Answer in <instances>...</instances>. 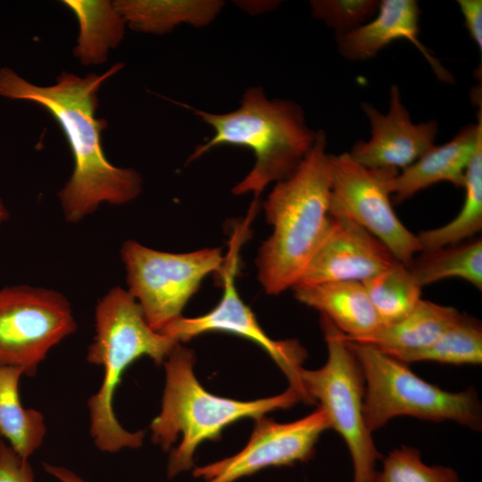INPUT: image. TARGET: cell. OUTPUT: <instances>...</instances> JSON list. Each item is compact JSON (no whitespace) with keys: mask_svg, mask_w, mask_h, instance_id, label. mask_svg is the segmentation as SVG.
<instances>
[{"mask_svg":"<svg viewBox=\"0 0 482 482\" xmlns=\"http://www.w3.org/2000/svg\"><path fill=\"white\" fill-rule=\"evenodd\" d=\"M122 68V63H116L103 74L84 77L62 72L46 87L29 82L11 68H0V96L40 105L66 137L74 167L58 197L70 222L79 221L103 203L124 204L141 193L143 181L137 171L116 167L106 159L101 132L107 122L96 116L101 86Z\"/></svg>","mask_w":482,"mask_h":482,"instance_id":"cell-1","label":"cell"},{"mask_svg":"<svg viewBox=\"0 0 482 482\" xmlns=\"http://www.w3.org/2000/svg\"><path fill=\"white\" fill-rule=\"evenodd\" d=\"M318 130L307 155L287 179L275 184L264 202L272 233L259 248L257 278L269 295L291 289L301 278L330 222L329 154Z\"/></svg>","mask_w":482,"mask_h":482,"instance_id":"cell-2","label":"cell"},{"mask_svg":"<svg viewBox=\"0 0 482 482\" xmlns=\"http://www.w3.org/2000/svg\"><path fill=\"white\" fill-rule=\"evenodd\" d=\"M185 105L214 131L189 155L191 162L211 149L224 145L246 147L254 154L251 170L232 188L236 195L255 198L272 182L290 176L312 147L317 131L307 124L302 107L286 99H269L261 87L247 88L240 106L214 113Z\"/></svg>","mask_w":482,"mask_h":482,"instance_id":"cell-3","label":"cell"},{"mask_svg":"<svg viewBox=\"0 0 482 482\" xmlns=\"http://www.w3.org/2000/svg\"><path fill=\"white\" fill-rule=\"evenodd\" d=\"M178 343L148 325L128 290L115 287L99 300L95 337L87 353V362L101 366L104 372L100 387L87 400L89 431L97 449L112 453L142 445L145 431H128L115 416V391L125 370L136 360L148 356L162 364Z\"/></svg>","mask_w":482,"mask_h":482,"instance_id":"cell-4","label":"cell"},{"mask_svg":"<svg viewBox=\"0 0 482 482\" xmlns=\"http://www.w3.org/2000/svg\"><path fill=\"white\" fill-rule=\"evenodd\" d=\"M163 363L166 381L162 408L150 429L153 442L163 451L170 450L179 436H182L169 458V478L188 470L198 445L205 440H218L229 424L247 417L258 419L301 401L290 386L278 395L253 401H237L211 394L195 376L193 351L179 343Z\"/></svg>","mask_w":482,"mask_h":482,"instance_id":"cell-5","label":"cell"},{"mask_svg":"<svg viewBox=\"0 0 482 482\" xmlns=\"http://www.w3.org/2000/svg\"><path fill=\"white\" fill-rule=\"evenodd\" d=\"M345 340L362 370L363 415L371 433L403 415L429 421L453 420L471 429L481 428L482 409L473 387L461 392L445 391L377 347Z\"/></svg>","mask_w":482,"mask_h":482,"instance_id":"cell-6","label":"cell"},{"mask_svg":"<svg viewBox=\"0 0 482 482\" xmlns=\"http://www.w3.org/2000/svg\"><path fill=\"white\" fill-rule=\"evenodd\" d=\"M320 326L328 359L320 369H302L300 378L312 402H320L330 428L345 442L353 464V482H370L381 459L363 415L364 379L358 361L342 332L326 317Z\"/></svg>","mask_w":482,"mask_h":482,"instance_id":"cell-7","label":"cell"},{"mask_svg":"<svg viewBox=\"0 0 482 482\" xmlns=\"http://www.w3.org/2000/svg\"><path fill=\"white\" fill-rule=\"evenodd\" d=\"M128 291L140 305L148 325L162 332L182 316L203 279L224 268L220 248L174 253L127 240L121 247Z\"/></svg>","mask_w":482,"mask_h":482,"instance_id":"cell-8","label":"cell"},{"mask_svg":"<svg viewBox=\"0 0 482 482\" xmlns=\"http://www.w3.org/2000/svg\"><path fill=\"white\" fill-rule=\"evenodd\" d=\"M329 216L353 220L409 266L421 248L417 235L403 224L393 208L392 182L400 170L367 168L349 153L329 154Z\"/></svg>","mask_w":482,"mask_h":482,"instance_id":"cell-9","label":"cell"},{"mask_svg":"<svg viewBox=\"0 0 482 482\" xmlns=\"http://www.w3.org/2000/svg\"><path fill=\"white\" fill-rule=\"evenodd\" d=\"M77 323L61 293L19 285L0 290V363L33 377L50 350L71 335Z\"/></svg>","mask_w":482,"mask_h":482,"instance_id":"cell-10","label":"cell"},{"mask_svg":"<svg viewBox=\"0 0 482 482\" xmlns=\"http://www.w3.org/2000/svg\"><path fill=\"white\" fill-rule=\"evenodd\" d=\"M255 420L252 436L239 453L195 468L194 476L205 482H234L267 467L307 461L321 433L330 428L320 407L293 422L278 423L264 416Z\"/></svg>","mask_w":482,"mask_h":482,"instance_id":"cell-11","label":"cell"},{"mask_svg":"<svg viewBox=\"0 0 482 482\" xmlns=\"http://www.w3.org/2000/svg\"><path fill=\"white\" fill-rule=\"evenodd\" d=\"M223 268V294L217 305L209 312L193 318L179 317L162 333L177 342H186L212 331L226 332L246 338L261 346L287 376L290 387L307 404L312 402L307 395L300 378L302 364L307 353L296 340H273L258 323L253 312L243 302L235 285L236 259Z\"/></svg>","mask_w":482,"mask_h":482,"instance_id":"cell-12","label":"cell"},{"mask_svg":"<svg viewBox=\"0 0 482 482\" xmlns=\"http://www.w3.org/2000/svg\"><path fill=\"white\" fill-rule=\"evenodd\" d=\"M362 108L370 120V137L356 142L349 153L360 164L371 169L402 170L435 145L437 122L430 120L413 123L397 85L390 88L387 113L380 112L368 103H362Z\"/></svg>","mask_w":482,"mask_h":482,"instance_id":"cell-13","label":"cell"},{"mask_svg":"<svg viewBox=\"0 0 482 482\" xmlns=\"http://www.w3.org/2000/svg\"><path fill=\"white\" fill-rule=\"evenodd\" d=\"M398 261L364 228L345 217H331L328 229L296 284L363 282Z\"/></svg>","mask_w":482,"mask_h":482,"instance_id":"cell-14","label":"cell"},{"mask_svg":"<svg viewBox=\"0 0 482 482\" xmlns=\"http://www.w3.org/2000/svg\"><path fill=\"white\" fill-rule=\"evenodd\" d=\"M420 10L415 0H382L376 17L337 37L340 54L349 61H366L390 43L405 39L428 61L438 79L453 82V77L420 41Z\"/></svg>","mask_w":482,"mask_h":482,"instance_id":"cell-15","label":"cell"},{"mask_svg":"<svg viewBox=\"0 0 482 482\" xmlns=\"http://www.w3.org/2000/svg\"><path fill=\"white\" fill-rule=\"evenodd\" d=\"M482 108L477 124L463 127L450 141L433 145L416 162L402 170L392 182V197L402 203L438 182L463 187L467 167L482 141Z\"/></svg>","mask_w":482,"mask_h":482,"instance_id":"cell-16","label":"cell"},{"mask_svg":"<svg viewBox=\"0 0 482 482\" xmlns=\"http://www.w3.org/2000/svg\"><path fill=\"white\" fill-rule=\"evenodd\" d=\"M291 289L297 301L319 311L346 340L365 337L382 326L362 282L295 284Z\"/></svg>","mask_w":482,"mask_h":482,"instance_id":"cell-17","label":"cell"},{"mask_svg":"<svg viewBox=\"0 0 482 482\" xmlns=\"http://www.w3.org/2000/svg\"><path fill=\"white\" fill-rule=\"evenodd\" d=\"M113 4L130 29L161 35L182 24L196 28L209 25L225 3L220 0H116Z\"/></svg>","mask_w":482,"mask_h":482,"instance_id":"cell-18","label":"cell"},{"mask_svg":"<svg viewBox=\"0 0 482 482\" xmlns=\"http://www.w3.org/2000/svg\"><path fill=\"white\" fill-rule=\"evenodd\" d=\"M460 315L452 306L421 299L404 319L352 342L370 345L397 357L431 345Z\"/></svg>","mask_w":482,"mask_h":482,"instance_id":"cell-19","label":"cell"},{"mask_svg":"<svg viewBox=\"0 0 482 482\" xmlns=\"http://www.w3.org/2000/svg\"><path fill=\"white\" fill-rule=\"evenodd\" d=\"M79 22V37L73 54L84 65L106 62L111 49L125 37L126 22L109 0H64Z\"/></svg>","mask_w":482,"mask_h":482,"instance_id":"cell-20","label":"cell"},{"mask_svg":"<svg viewBox=\"0 0 482 482\" xmlns=\"http://www.w3.org/2000/svg\"><path fill=\"white\" fill-rule=\"evenodd\" d=\"M23 375L21 369L0 363V436L29 460L43 444L46 426L39 411L21 404L19 386Z\"/></svg>","mask_w":482,"mask_h":482,"instance_id":"cell-21","label":"cell"},{"mask_svg":"<svg viewBox=\"0 0 482 482\" xmlns=\"http://www.w3.org/2000/svg\"><path fill=\"white\" fill-rule=\"evenodd\" d=\"M408 268L422 287L443 279L459 278L481 290L482 241L478 238L420 252Z\"/></svg>","mask_w":482,"mask_h":482,"instance_id":"cell-22","label":"cell"},{"mask_svg":"<svg viewBox=\"0 0 482 482\" xmlns=\"http://www.w3.org/2000/svg\"><path fill=\"white\" fill-rule=\"evenodd\" d=\"M465 199L458 215L447 224L417 235L421 252L459 244L482 229V141L465 174Z\"/></svg>","mask_w":482,"mask_h":482,"instance_id":"cell-23","label":"cell"},{"mask_svg":"<svg viewBox=\"0 0 482 482\" xmlns=\"http://www.w3.org/2000/svg\"><path fill=\"white\" fill-rule=\"evenodd\" d=\"M362 283L382 326L404 319L422 299V287L400 262Z\"/></svg>","mask_w":482,"mask_h":482,"instance_id":"cell-24","label":"cell"},{"mask_svg":"<svg viewBox=\"0 0 482 482\" xmlns=\"http://www.w3.org/2000/svg\"><path fill=\"white\" fill-rule=\"evenodd\" d=\"M394 358L406 364L425 361L453 365L481 364V324L474 318L461 314L428 346Z\"/></svg>","mask_w":482,"mask_h":482,"instance_id":"cell-25","label":"cell"},{"mask_svg":"<svg viewBox=\"0 0 482 482\" xmlns=\"http://www.w3.org/2000/svg\"><path fill=\"white\" fill-rule=\"evenodd\" d=\"M370 482H459V477L451 468L426 465L418 449L402 446L389 453Z\"/></svg>","mask_w":482,"mask_h":482,"instance_id":"cell-26","label":"cell"},{"mask_svg":"<svg viewBox=\"0 0 482 482\" xmlns=\"http://www.w3.org/2000/svg\"><path fill=\"white\" fill-rule=\"evenodd\" d=\"M378 0H312V14L341 37L373 18L379 7Z\"/></svg>","mask_w":482,"mask_h":482,"instance_id":"cell-27","label":"cell"},{"mask_svg":"<svg viewBox=\"0 0 482 482\" xmlns=\"http://www.w3.org/2000/svg\"><path fill=\"white\" fill-rule=\"evenodd\" d=\"M0 482H36L29 460L22 459L0 440Z\"/></svg>","mask_w":482,"mask_h":482,"instance_id":"cell-28","label":"cell"},{"mask_svg":"<svg viewBox=\"0 0 482 482\" xmlns=\"http://www.w3.org/2000/svg\"><path fill=\"white\" fill-rule=\"evenodd\" d=\"M458 5L464 18V25L471 39L482 50V1L458 0Z\"/></svg>","mask_w":482,"mask_h":482,"instance_id":"cell-29","label":"cell"},{"mask_svg":"<svg viewBox=\"0 0 482 482\" xmlns=\"http://www.w3.org/2000/svg\"><path fill=\"white\" fill-rule=\"evenodd\" d=\"M43 468L46 473L59 482H87L77 473L62 466L44 462Z\"/></svg>","mask_w":482,"mask_h":482,"instance_id":"cell-30","label":"cell"},{"mask_svg":"<svg viewBox=\"0 0 482 482\" xmlns=\"http://www.w3.org/2000/svg\"><path fill=\"white\" fill-rule=\"evenodd\" d=\"M240 8H242L244 11L257 14V13H262L264 12H269L270 10H273L277 7L279 2L277 1H238L235 2Z\"/></svg>","mask_w":482,"mask_h":482,"instance_id":"cell-31","label":"cell"},{"mask_svg":"<svg viewBox=\"0 0 482 482\" xmlns=\"http://www.w3.org/2000/svg\"><path fill=\"white\" fill-rule=\"evenodd\" d=\"M8 212L2 200L0 199V223L4 221L8 218Z\"/></svg>","mask_w":482,"mask_h":482,"instance_id":"cell-32","label":"cell"}]
</instances>
